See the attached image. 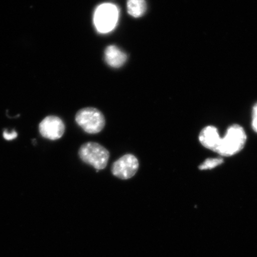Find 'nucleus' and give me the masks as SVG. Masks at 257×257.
Returning a JSON list of instances; mask_svg holds the SVG:
<instances>
[{
	"instance_id": "1",
	"label": "nucleus",
	"mask_w": 257,
	"mask_h": 257,
	"mask_svg": "<svg viewBox=\"0 0 257 257\" xmlns=\"http://www.w3.org/2000/svg\"><path fill=\"white\" fill-rule=\"evenodd\" d=\"M246 142V135L243 128L239 124H233L221 138L216 153L221 157L233 156L243 149Z\"/></svg>"
},
{
	"instance_id": "2",
	"label": "nucleus",
	"mask_w": 257,
	"mask_h": 257,
	"mask_svg": "<svg viewBox=\"0 0 257 257\" xmlns=\"http://www.w3.org/2000/svg\"><path fill=\"white\" fill-rule=\"evenodd\" d=\"M79 156L83 162L99 170L107 166L110 153L100 144L89 142L80 147Z\"/></svg>"
},
{
	"instance_id": "3",
	"label": "nucleus",
	"mask_w": 257,
	"mask_h": 257,
	"mask_svg": "<svg viewBox=\"0 0 257 257\" xmlns=\"http://www.w3.org/2000/svg\"><path fill=\"white\" fill-rule=\"evenodd\" d=\"M118 9L111 3H103L96 8L94 24L99 33L107 34L113 30L118 20Z\"/></svg>"
},
{
	"instance_id": "4",
	"label": "nucleus",
	"mask_w": 257,
	"mask_h": 257,
	"mask_svg": "<svg viewBox=\"0 0 257 257\" xmlns=\"http://www.w3.org/2000/svg\"><path fill=\"white\" fill-rule=\"evenodd\" d=\"M75 120L85 133L95 134L103 130L105 120L103 114L95 108L87 107L77 112Z\"/></svg>"
},
{
	"instance_id": "5",
	"label": "nucleus",
	"mask_w": 257,
	"mask_h": 257,
	"mask_svg": "<svg viewBox=\"0 0 257 257\" xmlns=\"http://www.w3.org/2000/svg\"><path fill=\"white\" fill-rule=\"evenodd\" d=\"M139 169V162L133 154H127L115 161L111 166L112 174L120 179L133 178Z\"/></svg>"
},
{
	"instance_id": "6",
	"label": "nucleus",
	"mask_w": 257,
	"mask_h": 257,
	"mask_svg": "<svg viewBox=\"0 0 257 257\" xmlns=\"http://www.w3.org/2000/svg\"><path fill=\"white\" fill-rule=\"evenodd\" d=\"M39 131L42 137L47 140L56 141L63 137L65 132V125L60 117L49 115L41 121Z\"/></svg>"
},
{
	"instance_id": "7",
	"label": "nucleus",
	"mask_w": 257,
	"mask_h": 257,
	"mask_svg": "<svg viewBox=\"0 0 257 257\" xmlns=\"http://www.w3.org/2000/svg\"><path fill=\"white\" fill-rule=\"evenodd\" d=\"M221 140L217 128L213 126L204 127L199 136V140L202 146L214 152L219 146Z\"/></svg>"
},
{
	"instance_id": "8",
	"label": "nucleus",
	"mask_w": 257,
	"mask_h": 257,
	"mask_svg": "<svg viewBox=\"0 0 257 257\" xmlns=\"http://www.w3.org/2000/svg\"><path fill=\"white\" fill-rule=\"evenodd\" d=\"M105 60L109 66L120 67L126 62L127 56L117 47L110 46L105 51Z\"/></svg>"
},
{
	"instance_id": "9",
	"label": "nucleus",
	"mask_w": 257,
	"mask_h": 257,
	"mask_svg": "<svg viewBox=\"0 0 257 257\" xmlns=\"http://www.w3.org/2000/svg\"><path fill=\"white\" fill-rule=\"evenodd\" d=\"M127 9L128 14L134 18L143 16L147 10L145 0H127Z\"/></svg>"
},
{
	"instance_id": "10",
	"label": "nucleus",
	"mask_w": 257,
	"mask_h": 257,
	"mask_svg": "<svg viewBox=\"0 0 257 257\" xmlns=\"http://www.w3.org/2000/svg\"><path fill=\"white\" fill-rule=\"evenodd\" d=\"M224 160L221 157L217 158H210L205 160L201 165L199 166V169L201 170H211L216 168V167L223 164Z\"/></svg>"
},
{
	"instance_id": "11",
	"label": "nucleus",
	"mask_w": 257,
	"mask_h": 257,
	"mask_svg": "<svg viewBox=\"0 0 257 257\" xmlns=\"http://www.w3.org/2000/svg\"><path fill=\"white\" fill-rule=\"evenodd\" d=\"M252 127L253 130L257 133V102L252 109Z\"/></svg>"
},
{
	"instance_id": "12",
	"label": "nucleus",
	"mask_w": 257,
	"mask_h": 257,
	"mask_svg": "<svg viewBox=\"0 0 257 257\" xmlns=\"http://www.w3.org/2000/svg\"><path fill=\"white\" fill-rule=\"evenodd\" d=\"M18 137V133L15 131L12 132H8V131H5L3 133V137L7 141H12L16 139Z\"/></svg>"
}]
</instances>
